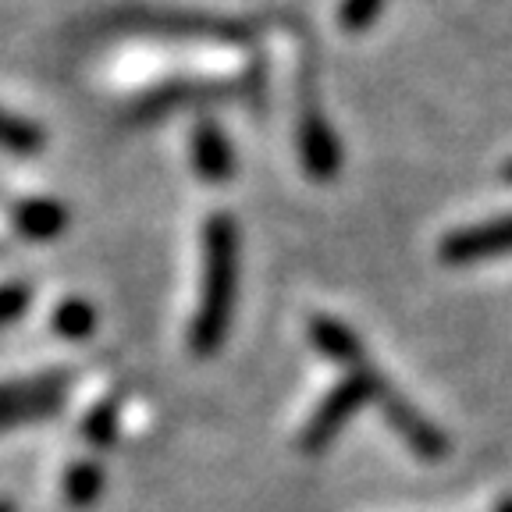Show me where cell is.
<instances>
[{"mask_svg":"<svg viewBox=\"0 0 512 512\" xmlns=\"http://www.w3.org/2000/svg\"><path fill=\"white\" fill-rule=\"evenodd\" d=\"M239 303V224L228 214H214L203 224V274L200 303L189 324V349L214 356L232 331Z\"/></svg>","mask_w":512,"mask_h":512,"instance_id":"obj_1","label":"cell"},{"mask_svg":"<svg viewBox=\"0 0 512 512\" xmlns=\"http://www.w3.org/2000/svg\"><path fill=\"white\" fill-rule=\"evenodd\" d=\"M377 377L381 374H377V367L367 356L356 367H349V374L320 399V406L310 416V424L303 427V452H320V448H328L342 434V427L370 402Z\"/></svg>","mask_w":512,"mask_h":512,"instance_id":"obj_2","label":"cell"},{"mask_svg":"<svg viewBox=\"0 0 512 512\" xmlns=\"http://www.w3.org/2000/svg\"><path fill=\"white\" fill-rule=\"evenodd\" d=\"M118 22L132 32L164 36V40H207V43H246L253 36L246 22L210 15V11H125Z\"/></svg>","mask_w":512,"mask_h":512,"instance_id":"obj_3","label":"cell"},{"mask_svg":"<svg viewBox=\"0 0 512 512\" xmlns=\"http://www.w3.org/2000/svg\"><path fill=\"white\" fill-rule=\"evenodd\" d=\"M72 377L68 374H40L29 381H4L0 384V431L36 424L47 416L61 413L68 402Z\"/></svg>","mask_w":512,"mask_h":512,"instance_id":"obj_4","label":"cell"},{"mask_svg":"<svg viewBox=\"0 0 512 512\" xmlns=\"http://www.w3.org/2000/svg\"><path fill=\"white\" fill-rule=\"evenodd\" d=\"M370 402L384 413V420L392 424V431L399 434L402 441L409 445L416 459H424V463H441L448 456V438L441 434V427H434L424 413L416 406H409L406 395L395 392L392 384L377 377L374 381V392H370Z\"/></svg>","mask_w":512,"mask_h":512,"instance_id":"obj_5","label":"cell"},{"mask_svg":"<svg viewBox=\"0 0 512 512\" xmlns=\"http://www.w3.org/2000/svg\"><path fill=\"white\" fill-rule=\"evenodd\" d=\"M509 253H512V214H498L488 217V221L456 228L438 246L441 264L448 267L484 264V260H498V256H509Z\"/></svg>","mask_w":512,"mask_h":512,"instance_id":"obj_6","label":"cell"},{"mask_svg":"<svg viewBox=\"0 0 512 512\" xmlns=\"http://www.w3.org/2000/svg\"><path fill=\"white\" fill-rule=\"evenodd\" d=\"M296 143H299L303 171L313 182H331V178L342 171V143H338L335 128L328 125V118L320 114V107L310 104V100H306L303 111H299Z\"/></svg>","mask_w":512,"mask_h":512,"instance_id":"obj_7","label":"cell"},{"mask_svg":"<svg viewBox=\"0 0 512 512\" xmlns=\"http://www.w3.org/2000/svg\"><path fill=\"white\" fill-rule=\"evenodd\" d=\"M232 93H235L232 82L171 79V82H160V86H153L150 93H146L143 100L136 104V114L143 121H153V118H164V114L178 111V107L210 104V100H224V96H232Z\"/></svg>","mask_w":512,"mask_h":512,"instance_id":"obj_8","label":"cell"},{"mask_svg":"<svg viewBox=\"0 0 512 512\" xmlns=\"http://www.w3.org/2000/svg\"><path fill=\"white\" fill-rule=\"evenodd\" d=\"M189 157H192V171L210 185H221L235 175L232 139L224 136V128L217 121H200V125L192 128Z\"/></svg>","mask_w":512,"mask_h":512,"instance_id":"obj_9","label":"cell"},{"mask_svg":"<svg viewBox=\"0 0 512 512\" xmlns=\"http://www.w3.org/2000/svg\"><path fill=\"white\" fill-rule=\"evenodd\" d=\"M11 224H15V232L22 235V239L50 242L68 228V210H64V203L36 196V200H22L11 210Z\"/></svg>","mask_w":512,"mask_h":512,"instance_id":"obj_10","label":"cell"},{"mask_svg":"<svg viewBox=\"0 0 512 512\" xmlns=\"http://www.w3.org/2000/svg\"><path fill=\"white\" fill-rule=\"evenodd\" d=\"M306 331H310L313 349H317L320 356H328V360L342 363L345 370L356 367V363L367 356V352H363L360 335H356L349 324H342V320H335V317H313Z\"/></svg>","mask_w":512,"mask_h":512,"instance_id":"obj_11","label":"cell"},{"mask_svg":"<svg viewBox=\"0 0 512 512\" xmlns=\"http://www.w3.org/2000/svg\"><path fill=\"white\" fill-rule=\"evenodd\" d=\"M43 146H47V132L36 121L0 107V150L11 157H36L43 153Z\"/></svg>","mask_w":512,"mask_h":512,"instance_id":"obj_12","label":"cell"},{"mask_svg":"<svg viewBox=\"0 0 512 512\" xmlns=\"http://www.w3.org/2000/svg\"><path fill=\"white\" fill-rule=\"evenodd\" d=\"M50 328H54L61 338H68V342H86V338L96 331V310L86 303V299L68 296L54 306V313H50Z\"/></svg>","mask_w":512,"mask_h":512,"instance_id":"obj_13","label":"cell"},{"mask_svg":"<svg viewBox=\"0 0 512 512\" xmlns=\"http://www.w3.org/2000/svg\"><path fill=\"white\" fill-rule=\"evenodd\" d=\"M104 495V470L93 463V459H82V463L68 466L64 473V498L75 505V509H86L96 498Z\"/></svg>","mask_w":512,"mask_h":512,"instance_id":"obj_14","label":"cell"},{"mask_svg":"<svg viewBox=\"0 0 512 512\" xmlns=\"http://www.w3.org/2000/svg\"><path fill=\"white\" fill-rule=\"evenodd\" d=\"M82 438L93 441L96 448H107L118 441V406L114 402H100L86 413L82 420Z\"/></svg>","mask_w":512,"mask_h":512,"instance_id":"obj_15","label":"cell"},{"mask_svg":"<svg viewBox=\"0 0 512 512\" xmlns=\"http://www.w3.org/2000/svg\"><path fill=\"white\" fill-rule=\"evenodd\" d=\"M32 306V288L25 281H8L0 285V328H11L15 320H22Z\"/></svg>","mask_w":512,"mask_h":512,"instance_id":"obj_16","label":"cell"},{"mask_svg":"<svg viewBox=\"0 0 512 512\" xmlns=\"http://www.w3.org/2000/svg\"><path fill=\"white\" fill-rule=\"evenodd\" d=\"M381 11H384V0H342L338 22L349 32H363L381 18Z\"/></svg>","mask_w":512,"mask_h":512,"instance_id":"obj_17","label":"cell"},{"mask_svg":"<svg viewBox=\"0 0 512 512\" xmlns=\"http://www.w3.org/2000/svg\"><path fill=\"white\" fill-rule=\"evenodd\" d=\"M498 512H512V498H505V502L498 505Z\"/></svg>","mask_w":512,"mask_h":512,"instance_id":"obj_18","label":"cell"},{"mask_svg":"<svg viewBox=\"0 0 512 512\" xmlns=\"http://www.w3.org/2000/svg\"><path fill=\"white\" fill-rule=\"evenodd\" d=\"M0 512H15V505H11V502H4V498H0Z\"/></svg>","mask_w":512,"mask_h":512,"instance_id":"obj_19","label":"cell"},{"mask_svg":"<svg viewBox=\"0 0 512 512\" xmlns=\"http://www.w3.org/2000/svg\"><path fill=\"white\" fill-rule=\"evenodd\" d=\"M505 182H512V160L505 164Z\"/></svg>","mask_w":512,"mask_h":512,"instance_id":"obj_20","label":"cell"}]
</instances>
